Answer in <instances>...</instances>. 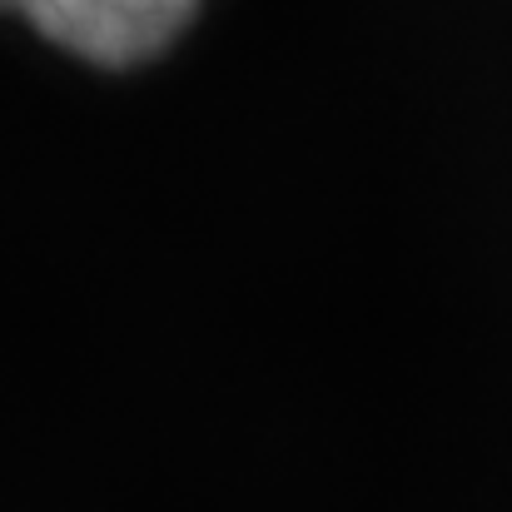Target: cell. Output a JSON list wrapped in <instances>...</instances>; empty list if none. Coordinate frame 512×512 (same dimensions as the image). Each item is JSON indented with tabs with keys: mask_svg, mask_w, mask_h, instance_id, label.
<instances>
[{
	"mask_svg": "<svg viewBox=\"0 0 512 512\" xmlns=\"http://www.w3.org/2000/svg\"><path fill=\"white\" fill-rule=\"evenodd\" d=\"M204 0H0L25 15L50 45L100 65L130 70L165 55Z\"/></svg>",
	"mask_w": 512,
	"mask_h": 512,
	"instance_id": "cell-1",
	"label": "cell"
}]
</instances>
